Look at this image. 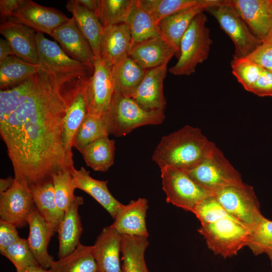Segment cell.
Instances as JSON below:
<instances>
[{
    "label": "cell",
    "instance_id": "cell-1",
    "mask_svg": "<svg viewBox=\"0 0 272 272\" xmlns=\"http://www.w3.org/2000/svg\"><path fill=\"white\" fill-rule=\"evenodd\" d=\"M88 75L86 70L42 65L22 83L1 90V136L15 179L30 189L51 180L59 170L75 168L62 144V122L76 89Z\"/></svg>",
    "mask_w": 272,
    "mask_h": 272
},
{
    "label": "cell",
    "instance_id": "cell-2",
    "mask_svg": "<svg viewBox=\"0 0 272 272\" xmlns=\"http://www.w3.org/2000/svg\"><path fill=\"white\" fill-rule=\"evenodd\" d=\"M216 146L199 128L187 125L163 136L152 159L160 169L173 167L186 170L203 161Z\"/></svg>",
    "mask_w": 272,
    "mask_h": 272
},
{
    "label": "cell",
    "instance_id": "cell-3",
    "mask_svg": "<svg viewBox=\"0 0 272 272\" xmlns=\"http://www.w3.org/2000/svg\"><path fill=\"white\" fill-rule=\"evenodd\" d=\"M102 117L109 134L116 137L125 136L140 126L160 124L165 118L164 111L146 109L131 98L115 92Z\"/></svg>",
    "mask_w": 272,
    "mask_h": 272
},
{
    "label": "cell",
    "instance_id": "cell-4",
    "mask_svg": "<svg viewBox=\"0 0 272 272\" xmlns=\"http://www.w3.org/2000/svg\"><path fill=\"white\" fill-rule=\"evenodd\" d=\"M207 21L204 12L194 18L181 39L178 61L168 69L171 74L190 76L195 72L198 64L208 58L213 42L207 26Z\"/></svg>",
    "mask_w": 272,
    "mask_h": 272
},
{
    "label": "cell",
    "instance_id": "cell-5",
    "mask_svg": "<svg viewBox=\"0 0 272 272\" xmlns=\"http://www.w3.org/2000/svg\"><path fill=\"white\" fill-rule=\"evenodd\" d=\"M197 231L210 250L227 258L237 255L247 246L251 229L229 215L201 225Z\"/></svg>",
    "mask_w": 272,
    "mask_h": 272
},
{
    "label": "cell",
    "instance_id": "cell-6",
    "mask_svg": "<svg viewBox=\"0 0 272 272\" xmlns=\"http://www.w3.org/2000/svg\"><path fill=\"white\" fill-rule=\"evenodd\" d=\"M185 171L197 184L212 195L223 188L244 183L241 174L217 146L203 161Z\"/></svg>",
    "mask_w": 272,
    "mask_h": 272
},
{
    "label": "cell",
    "instance_id": "cell-7",
    "mask_svg": "<svg viewBox=\"0 0 272 272\" xmlns=\"http://www.w3.org/2000/svg\"><path fill=\"white\" fill-rule=\"evenodd\" d=\"M206 11L214 17L232 41L235 47L233 58L246 57L261 44L235 10L231 0L209 8Z\"/></svg>",
    "mask_w": 272,
    "mask_h": 272
},
{
    "label": "cell",
    "instance_id": "cell-8",
    "mask_svg": "<svg viewBox=\"0 0 272 272\" xmlns=\"http://www.w3.org/2000/svg\"><path fill=\"white\" fill-rule=\"evenodd\" d=\"M162 188L167 202L192 213L210 193L197 184L185 170L173 167L160 169Z\"/></svg>",
    "mask_w": 272,
    "mask_h": 272
},
{
    "label": "cell",
    "instance_id": "cell-9",
    "mask_svg": "<svg viewBox=\"0 0 272 272\" xmlns=\"http://www.w3.org/2000/svg\"><path fill=\"white\" fill-rule=\"evenodd\" d=\"M213 195L229 215L251 230L264 217L253 188L245 183L223 188Z\"/></svg>",
    "mask_w": 272,
    "mask_h": 272
},
{
    "label": "cell",
    "instance_id": "cell-10",
    "mask_svg": "<svg viewBox=\"0 0 272 272\" xmlns=\"http://www.w3.org/2000/svg\"><path fill=\"white\" fill-rule=\"evenodd\" d=\"M93 66L87 84L88 115L101 117L108 111L114 93L113 66L101 58H95Z\"/></svg>",
    "mask_w": 272,
    "mask_h": 272
},
{
    "label": "cell",
    "instance_id": "cell-11",
    "mask_svg": "<svg viewBox=\"0 0 272 272\" xmlns=\"http://www.w3.org/2000/svg\"><path fill=\"white\" fill-rule=\"evenodd\" d=\"M37 209L30 188L16 180L6 191L0 193V219L17 228L27 224L28 216Z\"/></svg>",
    "mask_w": 272,
    "mask_h": 272
},
{
    "label": "cell",
    "instance_id": "cell-12",
    "mask_svg": "<svg viewBox=\"0 0 272 272\" xmlns=\"http://www.w3.org/2000/svg\"><path fill=\"white\" fill-rule=\"evenodd\" d=\"M13 19L36 33H46L50 36L56 28L70 19L55 8L43 6L31 0H25L14 13Z\"/></svg>",
    "mask_w": 272,
    "mask_h": 272
},
{
    "label": "cell",
    "instance_id": "cell-13",
    "mask_svg": "<svg viewBox=\"0 0 272 272\" xmlns=\"http://www.w3.org/2000/svg\"><path fill=\"white\" fill-rule=\"evenodd\" d=\"M167 64L147 70L142 81L129 97L146 109L164 111L166 101L163 88Z\"/></svg>",
    "mask_w": 272,
    "mask_h": 272
},
{
    "label": "cell",
    "instance_id": "cell-14",
    "mask_svg": "<svg viewBox=\"0 0 272 272\" xmlns=\"http://www.w3.org/2000/svg\"><path fill=\"white\" fill-rule=\"evenodd\" d=\"M0 33L8 42L15 55L28 62L41 65L34 30L12 18L1 21Z\"/></svg>",
    "mask_w": 272,
    "mask_h": 272
},
{
    "label": "cell",
    "instance_id": "cell-15",
    "mask_svg": "<svg viewBox=\"0 0 272 272\" xmlns=\"http://www.w3.org/2000/svg\"><path fill=\"white\" fill-rule=\"evenodd\" d=\"M91 75L84 78L77 86L63 119L62 144L66 154L72 157H73L72 148L75 135L81 124L88 114L87 84Z\"/></svg>",
    "mask_w": 272,
    "mask_h": 272
},
{
    "label": "cell",
    "instance_id": "cell-16",
    "mask_svg": "<svg viewBox=\"0 0 272 272\" xmlns=\"http://www.w3.org/2000/svg\"><path fill=\"white\" fill-rule=\"evenodd\" d=\"M226 0H202L197 5L184 9L162 20L158 24L160 34L171 44L179 56L181 39L194 18L211 7L223 4Z\"/></svg>",
    "mask_w": 272,
    "mask_h": 272
},
{
    "label": "cell",
    "instance_id": "cell-17",
    "mask_svg": "<svg viewBox=\"0 0 272 272\" xmlns=\"http://www.w3.org/2000/svg\"><path fill=\"white\" fill-rule=\"evenodd\" d=\"M51 37L59 42L70 57L94 68L95 57L89 43L73 18L56 28Z\"/></svg>",
    "mask_w": 272,
    "mask_h": 272
},
{
    "label": "cell",
    "instance_id": "cell-18",
    "mask_svg": "<svg viewBox=\"0 0 272 272\" xmlns=\"http://www.w3.org/2000/svg\"><path fill=\"white\" fill-rule=\"evenodd\" d=\"M235 10L261 41L272 30L270 0H231Z\"/></svg>",
    "mask_w": 272,
    "mask_h": 272
},
{
    "label": "cell",
    "instance_id": "cell-19",
    "mask_svg": "<svg viewBox=\"0 0 272 272\" xmlns=\"http://www.w3.org/2000/svg\"><path fill=\"white\" fill-rule=\"evenodd\" d=\"M177 55L174 47L161 36L134 44L128 54L145 70L168 63L172 57Z\"/></svg>",
    "mask_w": 272,
    "mask_h": 272
},
{
    "label": "cell",
    "instance_id": "cell-20",
    "mask_svg": "<svg viewBox=\"0 0 272 272\" xmlns=\"http://www.w3.org/2000/svg\"><path fill=\"white\" fill-rule=\"evenodd\" d=\"M148 209L147 199L139 197L132 200L127 205L121 206L110 226L120 234L148 238L149 233L146 224Z\"/></svg>",
    "mask_w": 272,
    "mask_h": 272
},
{
    "label": "cell",
    "instance_id": "cell-21",
    "mask_svg": "<svg viewBox=\"0 0 272 272\" xmlns=\"http://www.w3.org/2000/svg\"><path fill=\"white\" fill-rule=\"evenodd\" d=\"M27 222L29 228L27 240L30 250L41 267L49 269L54 260L48 253L47 248L55 232L37 209L28 216Z\"/></svg>",
    "mask_w": 272,
    "mask_h": 272
},
{
    "label": "cell",
    "instance_id": "cell-22",
    "mask_svg": "<svg viewBox=\"0 0 272 272\" xmlns=\"http://www.w3.org/2000/svg\"><path fill=\"white\" fill-rule=\"evenodd\" d=\"M72 182L75 189H81L94 198L114 219L123 205L110 192L107 180H99L92 177L89 171L82 167L71 171Z\"/></svg>",
    "mask_w": 272,
    "mask_h": 272
},
{
    "label": "cell",
    "instance_id": "cell-23",
    "mask_svg": "<svg viewBox=\"0 0 272 272\" xmlns=\"http://www.w3.org/2000/svg\"><path fill=\"white\" fill-rule=\"evenodd\" d=\"M121 234L109 226L103 228L93 245L98 267L105 272H122L120 266Z\"/></svg>",
    "mask_w": 272,
    "mask_h": 272
},
{
    "label": "cell",
    "instance_id": "cell-24",
    "mask_svg": "<svg viewBox=\"0 0 272 272\" xmlns=\"http://www.w3.org/2000/svg\"><path fill=\"white\" fill-rule=\"evenodd\" d=\"M84 203V198L76 196L69 209L65 212L58 230V258L72 252L79 244L83 231L78 210Z\"/></svg>",
    "mask_w": 272,
    "mask_h": 272
},
{
    "label": "cell",
    "instance_id": "cell-25",
    "mask_svg": "<svg viewBox=\"0 0 272 272\" xmlns=\"http://www.w3.org/2000/svg\"><path fill=\"white\" fill-rule=\"evenodd\" d=\"M131 39L125 23L104 27L101 45V58L112 66L128 55Z\"/></svg>",
    "mask_w": 272,
    "mask_h": 272
},
{
    "label": "cell",
    "instance_id": "cell-26",
    "mask_svg": "<svg viewBox=\"0 0 272 272\" xmlns=\"http://www.w3.org/2000/svg\"><path fill=\"white\" fill-rule=\"evenodd\" d=\"M66 8L72 14L78 27L89 43L95 58H101L104 27L98 17L80 5L77 0L68 1Z\"/></svg>",
    "mask_w": 272,
    "mask_h": 272
},
{
    "label": "cell",
    "instance_id": "cell-27",
    "mask_svg": "<svg viewBox=\"0 0 272 272\" xmlns=\"http://www.w3.org/2000/svg\"><path fill=\"white\" fill-rule=\"evenodd\" d=\"M38 58L42 65L59 70H81L93 67L70 57L56 42L46 38L43 33H36Z\"/></svg>",
    "mask_w": 272,
    "mask_h": 272
},
{
    "label": "cell",
    "instance_id": "cell-28",
    "mask_svg": "<svg viewBox=\"0 0 272 272\" xmlns=\"http://www.w3.org/2000/svg\"><path fill=\"white\" fill-rule=\"evenodd\" d=\"M30 189L38 211L54 232H57L64 213L56 205L52 180L45 182Z\"/></svg>",
    "mask_w": 272,
    "mask_h": 272
},
{
    "label": "cell",
    "instance_id": "cell-29",
    "mask_svg": "<svg viewBox=\"0 0 272 272\" xmlns=\"http://www.w3.org/2000/svg\"><path fill=\"white\" fill-rule=\"evenodd\" d=\"M147 70L128 55L113 66L114 92L129 97L142 81Z\"/></svg>",
    "mask_w": 272,
    "mask_h": 272
},
{
    "label": "cell",
    "instance_id": "cell-30",
    "mask_svg": "<svg viewBox=\"0 0 272 272\" xmlns=\"http://www.w3.org/2000/svg\"><path fill=\"white\" fill-rule=\"evenodd\" d=\"M148 238L121 234L122 272H149L145 260Z\"/></svg>",
    "mask_w": 272,
    "mask_h": 272
},
{
    "label": "cell",
    "instance_id": "cell-31",
    "mask_svg": "<svg viewBox=\"0 0 272 272\" xmlns=\"http://www.w3.org/2000/svg\"><path fill=\"white\" fill-rule=\"evenodd\" d=\"M50 272H97L98 265L93 252V246L81 243L71 253L54 261Z\"/></svg>",
    "mask_w": 272,
    "mask_h": 272
},
{
    "label": "cell",
    "instance_id": "cell-32",
    "mask_svg": "<svg viewBox=\"0 0 272 272\" xmlns=\"http://www.w3.org/2000/svg\"><path fill=\"white\" fill-rule=\"evenodd\" d=\"M41 65L32 64L16 56H9L0 61V89L6 90L36 73Z\"/></svg>",
    "mask_w": 272,
    "mask_h": 272
},
{
    "label": "cell",
    "instance_id": "cell-33",
    "mask_svg": "<svg viewBox=\"0 0 272 272\" xmlns=\"http://www.w3.org/2000/svg\"><path fill=\"white\" fill-rule=\"evenodd\" d=\"M115 142L108 136L87 145L81 153L86 165L96 171L106 172L114 164Z\"/></svg>",
    "mask_w": 272,
    "mask_h": 272
},
{
    "label": "cell",
    "instance_id": "cell-34",
    "mask_svg": "<svg viewBox=\"0 0 272 272\" xmlns=\"http://www.w3.org/2000/svg\"><path fill=\"white\" fill-rule=\"evenodd\" d=\"M131 39L130 48L134 44L151 38L161 36L158 24L150 14L139 4H137L125 23Z\"/></svg>",
    "mask_w": 272,
    "mask_h": 272
},
{
    "label": "cell",
    "instance_id": "cell-35",
    "mask_svg": "<svg viewBox=\"0 0 272 272\" xmlns=\"http://www.w3.org/2000/svg\"><path fill=\"white\" fill-rule=\"evenodd\" d=\"M137 0H97L96 16L103 27L125 23Z\"/></svg>",
    "mask_w": 272,
    "mask_h": 272
},
{
    "label": "cell",
    "instance_id": "cell-36",
    "mask_svg": "<svg viewBox=\"0 0 272 272\" xmlns=\"http://www.w3.org/2000/svg\"><path fill=\"white\" fill-rule=\"evenodd\" d=\"M109 135L103 117L87 114L78 129L75 137L73 147L81 153L89 144Z\"/></svg>",
    "mask_w": 272,
    "mask_h": 272
},
{
    "label": "cell",
    "instance_id": "cell-37",
    "mask_svg": "<svg viewBox=\"0 0 272 272\" xmlns=\"http://www.w3.org/2000/svg\"><path fill=\"white\" fill-rule=\"evenodd\" d=\"M202 0H138L140 5L159 23L165 18L199 4Z\"/></svg>",
    "mask_w": 272,
    "mask_h": 272
},
{
    "label": "cell",
    "instance_id": "cell-38",
    "mask_svg": "<svg viewBox=\"0 0 272 272\" xmlns=\"http://www.w3.org/2000/svg\"><path fill=\"white\" fill-rule=\"evenodd\" d=\"M72 171L61 170L53 174L52 176L55 201L58 209L64 213L76 196L74 194L75 189L72 182Z\"/></svg>",
    "mask_w": 272,
    "mask_h": 272
},
{
    "label": "cell",
    "instance_id": "cell-39",
    "mask_svg": "<svg viewBox=\"0 0 272 272\" xmlns=\"http://www.w3.org/2000/svg\"><path fill=\"white\" fill-rule=\"evenodd\" d=\"M232 73L247 91L250 92L263 67L247 58H233L231 62Z\"/></svg>",
    "mask_w": 272,
    "mask_h": 272
},
{
    "label": "cell",
    "instance_id": "cell-40",
    "mask_svg": "<svg viewBox=\"0 0 272 272\" xmlns=\"http://www.w3.org/2000/svg\"><path fill=\"white\" fill-rule=\"evenodd\" d=\"M0 253L12 262L16 271L40 266L30 250L27 240L24 238H21Z\"/></svg>",
    "mask_w": 272,
    "mask_h": 272
},
{
    "label": "cell",
    "instance_id": "cell-41",
    "mask_svg": "<svg viewBox=\"0 0 272 272\" xmlns=\"http://www.w3.org/2000/svg\"><path fill=\"white\" fill-rule=\"evenodd\" d=\"M247 246L255 255L265 253L272 248V221L264 217L252 229Z\"/></svg>",
    "mask_w": 272,
    "mask_h": 272
},
{
    "label": "cell",
    "instance_id": "cell-42",
    "mask_svg": "<svg viewBox=\"0 0 272 272\" xmlns=\"http://www.w3.org/2000/svg\"><path fill=\"white\" fill-rule=\"evenodd\" d=\"M192 213L199 220L201 225L210 223L229 215L213 195L198 203Z\"/></svg>",
    "mask_w": 272,
    "mask_h": 272
},
{
    "label": "cell",
    "instance_id": "cell-43",
    "mask_svg": "<svg viewBox=\"0 0 272 272\" xmlns=\"http://www.w3.org/2000/svg\"><path fill=\"white\" fill-rule=\"evenodd\" d=\"M246 58L272 72V30L261 44Z\"/></svg>",
    "mask_w": 272,
    "mask_h": 272
},
{
    "label": "cell",
    "instance_id": "cell-44",
    "mask_svg": "<svg viewBox=\"0 0 272 272\" xmlns=\"http://www.w3.org/2000/svg\"><path fill=\"white\" fill-rule=\"evenodd\" d=\"M17 228L14 224L0 219V252L21 238Z\"/></svg>",
    "mask_w": 272,
    "mask_h": 272
},
{
    "label": "cell",
    "instance_id": "cell-45",
    "mask_svg": "<svg viewBox=\"0 0 272 272\" xmlns=\"http://www.w3.org/2000/svg\"><path fill=\"white\" fill-rule=\"evenodd\" d=\"M250 92L259 97H272V72L263 68Z\"/></svg>",
    "mask_w": 272,
    "mask_h": 272
},
{
    "label": "cell",
    "instance_id": "cell-46",
    "mask_svg": "<svg viewBox=\"0 0 272 272\" xmlns=\"http://www.w3.org/2000/svg\"><path fill=\"white\" fill-rule=\"evenodd\" d=\"M25 0H1V21L13 18L14 13L24 4Z\"/></svg>",
    "mask_w": 272,
    "mask_h": 272
},
{
    "label": "cell",
    "instance_id": "cell-47",
    "mask_svg": "<svg viewBox=\"0 0 272 272\" xmlns=\"http://www.w3.org/2000/svg\"><path fill=\"white\" fill-rule=\"evenodd\" d=\"M14 55L10 45L6 39H0V61L7 57Z\"/></svg>",
    "mask_w": 272,
    "mask_h": 272
},
{
    "label": "cell",
    "instance_id": "cell-48",
    "mask_svg": "<svg viewBox=\"0 0 272 272\" xmlns=\"http://www.w3.org/2000/svg\"><path fill=\"white\" fill-rule=\"evenodd\" d=\"M78 3L95 15L97 10V0H77Z\"/></svg>",
    "mask_w": 272,
    "mask_h": 272
},
{
    "label": "cell",
    "instance_id": "cell-49",
    "mask_svg": "<svg viewBox=\"0 0 272 272\" xmlns=\"http://www.w3.org/2000/svg\"><path fill=\"white\" fill-rule=\"evenodd\" d=\"M14 177L11 176L7 178H1L0 179V193L4 192L8 190L14 184Z\"/></svg>",
    "mask_w": 272,
    "mask_h": 272
},
{
    "label": "cell",
    "instance_id": "cell-50",
    "mask_svg": "<svg viewBox=\"0 0 272 272\" xmlns=\"http://www.w3.org/2000/svg\"><path fill=\"white\" fill-rule=\"evenodd\" d=\"M16 272H50V271L49 269H44L39 266L29 267L23 270Z\"/></svg>",
    "mask_w": 272,
    "mask_h": 272
},
{
    "label": "cell",
    "instance_id": "cell-51",
    "mask_svg": "<svg viewBox=\"0 0 272 272\" xmlns=\"http://www.w3.org/2000/svg\"><path fill=\"white\" fill-rule=\"evenodd\" d=\"M265 253L268 255L272 266V248L267 250Z\"/></svg>",
    "mask_w": 272,
    "mask_h": 272
},
{
    "label": "cell",
    "instance_id": "cell-52",
    "mask_svg": "<svg viewBox=\"0 0 272 272\" xmlns=\"http://www.w3.org/2000/svg\"><path fill=\"white\" fill-rule=\"evenodd\" d=\"M270 11L271 17V22H272V0H270Z\"/></svg>",
    "mask_w": 272,
    "mask_h": 272
},
{
    "label": "cell",
    "instance_id": "cell-53",
    "mask_svg": "<svg viewBox=\"0 0 272 272\" xmlns=\"http://www.w3.org/2000/svg\"><path fill=\"white\" fill-rule=\"evenodd\" d=\"M97 272H105L103 269L100 267L98 266V271Z\"/></svg>",
    "mask_w": 272,
    "mask_h": 272
}]
</instances>
